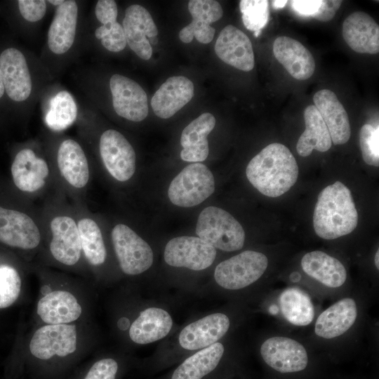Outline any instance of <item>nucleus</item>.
Returning <instances> with one entry per match:
<instances>
[{
  "label": "nucleus",
  "mask_w": 379,
  "mask_h": 379,
  "mask_svg": "<svg viewBox=\"0 0 379 379\" xmlns=\"http://www.w3.org/2000/svg\"><path fill=\"white\" fill-rule=\"evenodd\" d=\"M44 244L40 266H54L65 271L88 273L81 249L76 210L63 194L55 191L41 207Z\"/></svg>",
  "instance_id": "nucleus-1"
},
{
  "label": "nucleus",
  "mask_w": 379,
  "mask_h": 379,
  "mask_svg": "<svg viewBox=\"0 0 379 379\" xmlns=\"http://www.w3.org/2000/svg\"><path fill=\"white\" fill-rule=\"evenodd\" d=\"M40 279V292L35 307L39 324H67L81 322L86 305L69 278L47 267H34Z\"/></svg>",
  "instance_id": "nucleus-2"
},
{
  "label": "nucleus",
  "mask_w": 379,
  "mask_h": 379,
  "mask_svg": "<svg viewBox=\"0 0 379 379\" xmlns=\"http://www.w3.org/2000/svg\"><path fill=\"white\" fill-rule=\"evenodd\" d=\"M40 208L31 201L19 206L0 205V245L23 262L39 255L44 244Z\"/></svg>",
  "instance_id": "nucleus-3"
},
{
  "label": "nucleus",
  "mask_w": 379,
  "mask_h": 379,
  "mask_svg": "<svg viewBox=\"0 0 379 379\" xmlns=\"http://www.w3.org/2000/svg\"><path fill=\"white\" fill-rule=\"evenodd\" d=\"M247 179L261 194L279 197L296 182L298 166L294 156L284 145L271 143L248 164Z\"/></svg>",
  "instance_id": "nucleus-4"
},
{
  "label": "nucleus",
  "mask_w": 379,
  "mask_h": 379,
  "mask_svg": "<svg viewBox=\"0 0 379 379\" xmlns=\"http://www.w3.org/2000/svg\"><path fill=\"white\" fill-rule=\"evenodd\" d=\"M358 212L350 190L336 181L319 194L313 214L316 234L335 239L351 233L358 224Z\"/></svg>",
  "instance_id": "nucleus-5"
},
{
  "label": "nucleus",
  "mask_w": 379,
  "mask_h": 379,
  "mask_svg": "<svg viewBox=\"0 0 379 379\" xmlns=\"http://www.w3.org/2000/svg\"><path fill=\"white\" fill-rule=\"evenodd\" d=\"M81 322L39 324L27 336L25 351L34 361L43 364L69 360L85 345Z\"/></svg>",
  "instance_id": "nucleus-6"
},
{
  "label": "nucleus",
  "mask_w": 379,
  "mask_h": 379,
  "mask_svg": "<svg viewBox=\"0 0 379 379\" xmlns=\"http://www.w3.org/2000/svg\"><path fill=\"white\" fill-rule=\"evenodd\" d=\"M52 167L55 191L63 194L73 204L86 203L91 171L81 145L74 139H65L58 147Z\"/></svg>",
  "instance_id": "nucleus-7"
},
{
  "label": "nucleus",
  "mask_w": 379,
  "mask_h": 379,
  "mask_svg": "<svg viewBox=\"0 0 379 379\" xmlns=\"http://www.w3.org/2000/svg\"><path fill=\"white\" fill-rule=\"evenodd\" d=\"M11 176L18 192L32 202L35 199H46L56 190L52 165L29 147L20 149L14 155Z\"/></svg>",
  "instance_id": "nucleus-8"
},
{
  "label": "nucleus",
  "mask_w": 379,
  "mask_h": 379,
  "mask_svg": "<svg viewBox=\"0 0 379 379\" xmlns=\"http://www.w3.org/2000/svg\"><path fill=\"white\" fill-rule=\"evenodd\" d=\"M196 234L214 248L228 252L241 249L245 241L241 224L227 211L213 206L200 213Z\"/></svg>",
  "instance_id": "nucleus-9"
},
{
  "label": "nucleus",
  "mask_w": 379,
  "mask_h": 379,
  "mask_svg": "<svg viewBox=\"0 0 379 379\" xmlns=\"http://www.w3.org/2000/svg\"><path fill=\"white\" fill-rule=\"evenodd\" d=\"M111 241L121 272L129 276L147 271L154 260L149 245L132 228L124 223L112 229Z\"/></svg>",
  "instance_id": "nucleus-10"
},
{
  "label": "nucleus",
  "mask_w": 379,
  "mask_h": 379,
  "mask_svg": "<svg viewBox=\"0 0 379 379\" xmlns=\"http://www.w3.org/2000/svg\"><path fill=\"white\" fill-rule=\"evenodd\" d=\"M215 191L212 172L204 164L194 163L185 167L171 181L168 197L175 205L180 207L197 206Z\"/></svg>",
  "instance_id": "nucleus-11"
},
{
  "label": "nucleus",
  "mask_w": 379,
  "mask_h": 379,
  "mask_svg": "<svg viewBox=\"0 0 379 379\" xmlns=\"http://www.w3.org/2000/svg\"><path fill=\"white\" fill-rule=\"evenodd\" d=\"M268 259L255 251H245L220 262L214 271V279L228 290L244 288L258 280L265 272Z\"/></svg>",
  "instance_id": "nucleus-12"
},
{
  "label": "nucleus",
  "mask_w": 379,
  "mask_h": 379,
  "mask_svg": "<svg viewBox=\"0 0 379 379\" xmlns=\"http://www.w3.org/2000/svg\"><path fill=\"white\" fill-rule=\"evenodd\" d=\"M99 153L103 166L115 180L128 181L136 169V155L128 140L114 129L105 131L99 140Z\"/></svg>",
  "instance_id": "nucleus-13"
},
{
  "label": "nucleus",
  "mask_w": 379,
  "mask_h": 379,
  "mask_svg": "<svg viewBox=\"0 0 379 379\" xmlns=\"http://www.w3.org/2000/svg\"><path fill=\"white\" fill-rule=\"evenodd\" d=\"M216 250L199 237L181 236L171 239L164 249V260L171 266L199 271L214 262Z\"/></svg>",
  "instance_id": "nucleus-14"
},
{
  "label": "nucleus",
  "mask_w": 379,
  "mask_h": 379,
  "mask_svg": "<svg viewBox=\"0 0 379 379\" xmlns=\"http://www.w3.org/2000/svg\"><path fill=\"white\" fill-rule=\"evenodd\" d=\"M260 354L268 366L282 373L301 371L308 364L307 353L303 345L284 336L265 340L260 347Z\"/></svg>",
  "instance_id": "nucleus-15"
},
{
  "label": "nucleus",
  "mask_w": 379,
  "mask_h": 379,
  "mask_svg": "<svg viewBox=\"0 0 379 379\" xmlns=\"http://www.w3.org/2000/svg\"><path fill=\"white\" fill-rule=\"evenodd\" d=\"M5 94L13 102L26 100L32 91V79L24 54L17 48L7 46L0 52Z\"/></svg>",
  "instance_id": "nucleus-16"
},
{
  "label": "nucleus",
  "mask_w": 379,
  "mask_h": 379,
  "mask_svg": "<svg viewBox=\"0 0 379 379\" xmlns=\"http://www.w3.org/2000/svg\"><path fill=\"white\" fill-rule=\"evenodd\" d=\"M109 87L113 107L119 116L132 121H141L147 117V94L136 81L116 74L110 78Z\"/></svg>",
  "instance_id": "nucleus-17"
},
{
  "label": "nucleus",
  "mask_w": 379,
  "mask_h": 379,
  "mask_svg": "<svg viewBox=\"0 0 379 379\" xmlns=\"http://www.w3.org/2000/svg\"><path fill=\"white\" fill-rule=\"evenodd\" d=\"M81 239L83 257L88 269L100 268L105 263L107 251L100 223L86 204H74Z\"/></svg>",
  "instance_id": "nucleus-18"
},
{
  "label": "nucleus",
  "mask_w": 379,
  "mask_h": 379,
  "mask_svg": "<svg viewBox=\"0 0 379 379\" xmlns=\"http://www.w3.org/2000/svg\"><path fill=\"white\" fill-rule=\"evenodd\" d=\"M122 27L131 49L141 59H150L152 48L149 40L157 36L158 29L149 11L138 4L128 6Z\"/></svg>",
  "instance_id": "nucleus-19"
},
{
  "label": "nucleus",
  "mask_w": 379,
  "mask_h": 379,
  "mask_svg": "<svg viewBox=\"0 0 379 379\" xmlns=\"http://www.w3.org/2000/svg\"><path fill=\"white\" fill-rule=\"evenodd\" d=\"M218 57L239 70L249 72L255 65L250 39L237 27L228 25L220 32L215 44Z\"/></svg>",
  "instance_id": "nucleus-20"
},
{
  "label": "nucleus",
  "mask_w": 379,
  "mask_h": 379,
  "mask_svg": "<svg viewBox=\"0 0 379 379\" xmlns=\"http://www.w3.org/2000/svg\"><path fill=\"white\" fill-rule=\"evenodd\" d=\"M229 317L223 313H213L187 325L178 336L179 344L187 350L207 347L217 343L229 330Z\"/></svg>",
  "instance_id": "nucleus-21"
},
{
  "label": "nucleus",
  "mask_w": 379,
  "mask_h": 379,
  "mask_svg": "<svg viewBox=\"0 0 379 379\" xmlns=\"http://www.w3.org/2000/svg\"><path fill=\"white\" fill-rule=\"evenodd\" d=\"M188 10L192 21L180 31V39L184 43H190L195 37L201 44L210 43L215 31L211 23L222 18L221 5L214 0H191L188 3Z\"/></svg>",
  "instance_id": "nucleus-22"
},
{
  "label": "nucleus",
  "mask_w": 379,
  "mask_h": 379,
  "mask_svg": "<svg viewBox=\"0 0 379 379\" xmlns=\"http://www.w3.org/2000/svg\"><path fill=\"white\" fill-rule=\"evenodd\" d=\"M342 34L347 44L357 53L379 52V26L366 13L357 11L349 15L343 23Z\"/></svg>",
  "instance_id": "nucleus-23"
},
{
  "label": "nucleus",
  "mask_w": 379,
  "mask_h": 379,
  "mask_svg": "<svg viewBox=\"0 0 379 379\" xmlns=\"http://www.w3.org/2000/svg\"><path fill=\"white\" fill-rule=\"evenodd\" d=\"M194 93V84L187 77H169L151 100L154 113L161 119L171 117L192 100Z\"/></svg>",
  "instance_id": "nucleus-24"
},
{
  "label": "nucleus",
  "mask_w": 379,
  "mask_h": 379,
  "mask_svg": "<svg viewBox=\"0 0 379 379\" xmlns=\"http://www.w3.org/2000/svg\"><path fill=\"white\" fill-rule=\"evenodd\" d=\"M273 53L279 62L295 79L307 80L314 72L313 55L300 41L293 38L277 37L273 44Z\"/></svg>",
  "instance_id": "nucleus-25"
},
{
  "label": "nucleus",
  "mask_w": 379,
  "mask_h": 379,
  "mask_svg": "<svg viewBox=\"0 0 379 379\" xmlns=\"http://www.w3.org/2000/svg\"><path fill=\"white\" fill-rule=\"evenodd\" d=\"M313 101L328 130L332 142L346 143L351 135L349 118L335 93L328 89L320 90L314 94Z\"/></svg>",
  "instance_id": "nucleus-26"
},
{
  "label": "nucleus",
  "mask_w": 379,
  "mask_h": 379,
  "mask_svg": "<svg viewBox=\"0 0 379 379\" xmlns=\"http://www.w3.org/2000/svg\"><path fill=\"white\" fill-rule=\"evenodd\" d=\"M173 326L170 314L159 307H148L128 326V336L132 342L146 345L166 337Z\"/></svg>",
  "instance_id": "nucleus-27"
},
{
  "label": "nucleus",
  "mask_w": 379,
  "mask_h": 379,
  "mask_svg": "<svg viewBox=\"0 0 379 379\" xmlns=\"http://www.w3.org/2000/svg\"><path fill=\"white\" fill-rule=\"evenodd\" d=\"M77 15L75 1H65L56 8L48 32V46L53 53L63 54L72 47L76 35Z\"/></svg>",
  "instance_id": "nucleus-28"
},
{
  "label": "nucleus",
  "mask_w": 379,
  "mask_h": 379,
  "mask_svg": "<svg viewBox=\"0 0 379 379\" xmlns=\"http://www.w3.org/2000/svg\"><path fill=\"white\" fill-rule=\"evenodd\" d=\"M357 317V307L354 300L343 298L324 311L317 318L315 333L323 338L331 339L347 331Z\"/></svg>",
  "instance_id": "nucleus-29"
},
{
  "label": "nucleus",
  "mask_w": 379,
  "mask_h": 379,
  "mask_svg": "<svg viewBox=\"0 0 379 379\" xmlns=\"http://www.w3.org/2000/svg\"><path fill=\"white\" fill-rule=\"evenodd\" d=\"M215 125V118L210 113H204L188 124L182 131L180 157L185 161L199 162L208 155V135Z\"/></svg>",
  "instance_id": "nucleus-30"
},
{
  "label": "nucleus",
  "mask_w": 379,
  "mask_h": 379,
  "mask_svg": "<svg viewBox=\"0 0 379 379\" xmlns=\"http://www.w3.org/2000/svg\"><path fill=\"white\" fill-rule=\"evenodd\" d=\"M301 267L307 275L330 288L340 287L347 279V271L342 262L323 251L304 255Z\"/></svg>",
  "instance_id": "nucleus-31"
},
{
  "label": "nucleus",
  "mask_w": 379,
  "mask_h": 379,
  "mask_svg": "<svg viewBox=\"0 0 379 379\" xmlns=\"http://www.w3.org/2000/svg\"><path fill=\"white\" fill-rule=\"evenodd\" d=\"M305 130L300 136L296 149L301 157H307L313 149L321 152L328 151L332 145L328 130L314 105L307 106L304 111Z\"/></svg>",
  "instance_id": "nucleus-32"
},
{
  "label": "nucleus",
  "mask_w": 379,
  "mask_h": 379,
  "mask_svg": "<svg viewBox=\"0 0 379 379\" xmlns=\"http://www.w3.org/2000/svg\"><path fill=\"white\" fill-rule=\"evenodd\" d=\"M224 350L218 342L201 349L186 359L174 371L171 379H201L216 368Z\"/></svg>",
  "instance_id": "nucleus-33"
},
{
  "label": "nucleus",
  "mask_w": 379,
  "mask_h": 379,
  "mask_svg": "<svg viewBox=\"0 0 379 379\" xmlns=\"http://www.w3.org/2000/svg\"><path fill=\"white\" fill-rule=\"evenodd\" d=\"M279 305L284 318L295 326H307L314 317L310 296L298 288H288L280 295Z\"/></svg>",
  "instance_id": "nucleus-34"
},
{
  "label": "nucleus",
  "mask_w": 379,
  "mask_h": 379,
  "mask_svg": "<svg viewBox=\"0 0 379 379\" xmlns=\"http://www.w3.org/2000/svg\"><path fill=\"white\" fill-rule=\"evenodd\" d=\"M24 280L20 267L6 258H0V310L11 307L22 293Z\"/></svg>",
  "instance_id": "nucleus-35"
},
{
  "label": "nucleus",
  "mask_w": 379,
  "mask_h": 379,
  "mask_svg": "<svg viewBox=\"0 0 379 379\" xmlns=\"http://www.w3.org/2000/svg\"><path fill=\"white\" fill-rule=\"evenodd\" d=\"M77 115V108L73 97L67 91H62L51 99L45 121L51 130L61 131L75 121Z\"/></svg>",
  "instance_id": "nucleus-36"
},
{
  "label": "nucleus",
  "mask_w": 379,
  "mask_h": 379,
  "mask_svg": "<svg viewBox=\"0 0 379 379\" xmlns=\"http://www.w3.org/2000/svg\"><path fill=\"white\" fill-rule=\"evenodd\" d=\"M243 23L258 37L269 19V2L267 0H241L239 3Z\"/></svg>",
  "instance_id": "nucleus-37"
},
{
  "label": "nucleus",
  "mask_w": 379,
  "mask_h": 379,
  "mask_svg": "<svg viewBox=\"0 0 379 379\" xmlns=\"http://www.w3.org/2000/svg\"><path fill=\"white\" fill-rule=\"evenodd\" d=\"M117 15H114L98 19L102 25L95 32L104 48L111 52L121 51L126 46L123 27L117 21Z\"/></svg>",
  "instance_id": "nucleus-38"
},
{
  "label": "nucleus",
  "mask_w": 379,
  "mask_h": 379,
  "mask_svg": "<svg viewBox=\"0 0 379 379\" xmlns=\"http://www.w3.org/2000/svg\"><path fill=\"white\" fill-rule=\"evenodd\" d=\"M359 145L362 157L368 165L379 166V127L364 124L359 132Z\"/></svg>",
  "instance_id": "nucleus-39"
},
{
  "label": "nucleus",
  "mask_w": 379,
  "mask_h": 379,
  "mask_svg": "<svg viewBox=\"0 0 379 379\" xmlns=\"http://www.w3.org/2000/svg\"><path fill=\"white\" fill-rule=\"evenodd\" d=\"M118 363L112 358H102L95 361L82 379H116Z\"/></svg>",
  "instance_id": "nucleus-40"
},
{
  "label": "nucleus",
  "mask_w": 379,
  "mask_h": 379,
  "mask_svg": "<svg viewBox=\"0 0 379 379\" xmlns=\"http://www.w3.org/2000/svg\"><path fill=\"white\" fill-rule=\"evenodd\" d=\"M18 7L21 16L28 22H36L44 16L46 1L44 0H19Z\"/></svg>",
  "instance_id": "nucleus-41"
},
{
  "label": "nucleus",
  "mask_w": 379,
  "mask_h": 379,
  "mask_svg": "<svg viewBox=\"0 0 379 379\" xmlns=\"http://www.w3.org/2000/svg\"><path fill=\"white\" fill-rule=\"evenodd\" d=\"M293 9L299 15L314 17L318 12L321 0H293L291 1Z\"/></svg>",
  "instance_id": "nucleus-42"
},
{
  "label": "nucleus",
  "mask_w": 379,
  "mask_h": 379,
  "mask_svg": "<svg viewBox=\"0 0 379 379\" xmlns=\"http://www.w3.org/2000/svg\"><path fill=\"white\" fill-rule=\"evenodd\" d=\"M342 2L340 0H321V5L313 18L321 22L332 20L336 11L340 7Z\"/></svg>",
  "instance_id": "nucleus-43"
},
{
  "label": "nucleus",
  "mask_w": 379,
  "mask_h": 379,
  "mask_svg": "<svg viewBox=\"0 0 379 379\" xmlns=\"http://www.w3.org/2000/svg\"><path fill=\"white\" fill-rule=\"evenodd\" d=\"M5 94V89L4 86V81H3V77L1 73V69L0 67V101L3 100L4 98Z\"/></svg>",
  "instance_id": "nucleus-44"
},
{
  "label": "nucleus",
  "mask_w": 379,
  "mask_h": 379,
  "mask_svg": "<svg viewBox=\"0 0 379 379\" xmlns=\"http://www.w3.org/2000/svg\"><path fill=\"white\" fill-rule=\"evenodd\" d=\"M272 6L274 8L278 9V8H282L285 6V5L287 3V1H280V0H276L272 1Z\"/></svg>",
  "instance_id": "nucleus-45"
},
{
  "label": "nucleus",
  "mask_w": 379,
  "mask_h": 379,
  "mask_svg": "<svg viewBox=\"0 0 379 379\" xmlns=\"http://www.w3.org/2000/svg\"><path fill=\"white\" fill-rule=\"evenodd\" d=\"M65 1L64 0H48L47 2L55 5V6H60Z\"/></svg>",
  "instance_id": "nucleus-46"
},
{
  "label": "nucleus",
  "mask_w": 379,
  "mask_h": 379,
  "mask_svg": "<svg viewBox=\"0 0 379 379\" xmlns=\"http://www.w3.org/2000/svg\"><path fill=\"white\" fill-rule=\"evenodd\" d=\"M378 259H379V251L378 250L375 253V258H374V262H375V267L378 270L379 269V261H378Z\"/></svg>",
  "instance_id": "nucleus-47"
}]
</instances>
